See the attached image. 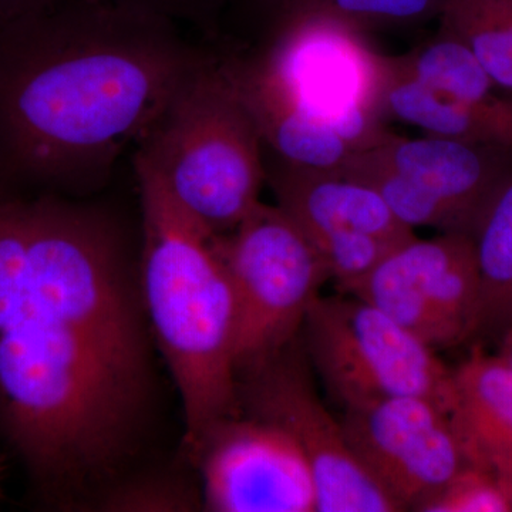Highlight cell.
<instances>
[{
	"mask_svg": "<svg viewBox=\"0 0 512 512\" xmlns=\"http://www.w3.org/2000/svg\"><path fill=\"white\" fill-rule=\"evenodd\" d=\"M339 419L353 456L402 511H419L466 464L446 407L427 397L377 400Z\"/></svg>",
	"mask_w": 512,
	"mask_h": 512,
	"instance_id": "cell-11",
	"label": "cell"
},
{
	"mask_svg": "<svg viewBox=\"0 0 512 512\" xmlns=\"http://www.w3.org/2000/svg\"><path fill=\"white\" fill-rule=\"evenodd\" d=\"M497 355L504 359L508 365L512 366V328L500 340V352Z\"/></svg>",
	"mask_w": 512,
	"mask_h": 512,
	"instance_id": "cell-22",
	"label": "cell"
},
{
	"mask_svg": "<svg viewBox=\"0 0 512 512\" xmlns=\"http://www.w3.org/2000/svg\"><path fill=\"white\" fill-rule=\"evenodd\" d=\"M266 10L322 16L366 32L403 28L439 18L448 0H262Z\"/></svg>",
	"mask_w": 512,
	"mask_h": 512,
	"instance_id": "cell-18",
	"label": "cell"
},
{
	"mask_svg": "<svg viewBox=\"0 0 512 512\" xmlns=\"http://www.w3.org/2000/svg\"><path fill=\"white\" fill-rule=\"evenodd\" d=\"M346 293L375 306L436 352L473 342L480 303L476 242L460 232L413 235Z\"/></svg>",
	"mask_w": 512,
	"mask_h": 512,
	"instance_id": "cell-10",
	"label": "cell"
},
{
	"mask_svg": "<svg viewBox=\"0 0 512 512\" xmlns=\"http://www.w3.org/2000/svg\"><path fill=\"white\" fill-rule=\"evenodd\" d=\"M266 12L268 32L255 49L217 56L254 114L268 156L340 168L392 134L384 114L387 56L365 32L322 16Z\"/></svg>",
	"mask_w": 512,
	"mask_h": 512,
	"instance_id": "cell-3",
	"label": "cell"
},
{
	"mask_svg": "<svg viewBox=\"0 0 512 512\" xmlns=\"http://www.w3.org/2000/svg\"><path fill=\"white\" fill-rule=\"evenodd\" d=\"M0 433L43 501L72 507L130 453L151 386L138 249L89 197L10 190Z\"/></svg>",
	"mask_w": 512,
	"mask_h": 512,
	"instance_id": "cell-1",
	"label": "cell"
},
{
	"mask_svg": "<svg viewBox=\"0 0 512 512\" xmlns=\"http://www.w3.org/2000/svg\"><path fill=\"white\" fill-rule=\"evenodd\" d=\"M208 53L171 20L106 0L0 25V185L103 190Z\"/></svg>",
	"mask_w": 512,
	"mask_h": 512,
	"instance_id": "cell-2",
	"label": "cell"
},
{
	"mask_svg": "<svg viewBox=\"0 0 512 512\" xmlns=\"http://www.w3.org/2000/svg\"><path fill=\"white\" fill-rule=\"evenodd\" d=\"M387 120L420 128L429 136L504 148L512 153V96L463 97L427 89L387 56L384 87Z\"/></svg>",
	"mask_w": 512,
	"mask_h": 512,
	"instance_id": "cell-15",
	"label": "cell"
},
{
	"mask_svg": "<svg viewBox=\"0 0 512 512\" xmlns=\"http://www.w3.org/2000/svg\"><path fill=\"white\" fill-rule=\"evenodd\" d=\"M363 180L413 231L430 228L474 237L497 192L512 177V153L450 138H409L392 131L362 151Z\"/></svg>",
	"mask_w": 512,
	"mask_h": 512,
	"instance_id": "cell-8",
	"label": "cell"
},
{
	"mask_svg": "<svg viewBox=\"0 0 512 512\" xmlns=\"http://www.w3.org/2000/svg\"><path fill=\"white\" fill-rule=\"evenodd\" d=\"M201 505L212 512H316L311 466L284 430L239 413L218 421L190 454Z\"/></svg>",
	"mask_w": 512,
	"mask_h": 512,
	"instance_id": "cell-12",
	"label": "cell"
},
{
	"mask_svg": "<svg viewBox=\"0 0 512 512\" xmlns=\"http://www.w3.org/2000/svg\"><path fill=\"white\" fill-rule=\"evenodd\" d=\"M266 184L276 205L303 229L316 249L329 242L373 235L402 242L416 235L369 184L339 168L284 163L265 153Z\"/></svg>",
	"mask_w": 512,
	"mask_h": 512,
	"instance_id": "cell-13",
	"label": "cell"
},
{
	"mask_svg": "<svg viewBox=\"0 0 512 512\" xmlns=\"http://www.w3.org/2000/svg\"><path fill=\"white\" fill-rule=\"evenodd\" d=\"M140 201L138 282L151 336L170 370L190 456L218 421L239 412L234 296L218 234L187 214L133 161Z\"/></svg>",
	"mask_w": 512,
	"mask_h": 512,
	"instance_id": "cell-4",
	"label": "cell"
},
{
	"mask_svg": "<svg viewBox=\"0 0 512 512\" xmlns=\"http://www.w3.org/2000/svg\"><path fill=\"white\" fill-rule=\"evenodd\" d=\"M237 382L239 412L274 424L301 448L315 478L316 512H402L353 456L339 416L320 399L301 338Z\"/></svg>",
	"mask_w": 512,
	"mask_h": 512,
	"instance_id": "cell-9",
	"label": "cell"
},
{
	"mask_svg": "<svg viewBox=\"0 0 512 512\" xmlns=\"http://www.w3.org/2000/svg\"><path fill=\"white\" fill-rule=\"evenodd\" d=\"M133 161L214 234L232 231L262 201L264 140L215 50L175 90Z\"/></svg>",
	"mask_w": 512,
	"mask_h": 512,
	"instance_id": "cell-5",
	"label": "cell"
},
{
	"mask_svg": "<svg viewBox=\"0 0 512 512\" xmlns=\"http://www.w3.org/2000/svg\"><path fill=\"white\" fill-rule=\"evenodd\" d=\"M0 494H2V493H0Z\"/></svg>",
	"mask_w": 512,
	"mask_h": 512,
	"instance_id": "cell-24",
	"label": "cell"
},
{
	"mask_svg": "<svg viewBox=\"0 0 512 512\" xmlns=\"http://www.w3.org/2000/svg\"><path fill=\"white\" fill-rule=\"evenodd\" d=\"M473 238L480 268L473 342H500L512 328V177L491 201Z\"/></svg>",
	"mask_w": 512,
	"mask_h": 512,
	"instance_id": "cell-16",
	"label": "cell"
},
{
	"mask_svg": "<svg viewBox=\"0 0 512 512\" xmlns=\"http://www.w3.org/2000/svg\"><path fill=\"white\" fill-rule=\"evenodd\" d=\"M505 488H507L508 494H510L511 503H512V480L507 481V483L504 484Z\"/></svg>",
	"mask_w": 512,
	"mask_h": 512,
	"instance_id": "cell-23",
	"label": "cell"
},
{
	"mask_svg": "<svg viewBox=\"0 0 512 512\" xmlns=\"http://www.w3.org/2000/svg\"><path fill=\"white\" fill-rule=\"evenodd\" d=\"M218 239L234 296L238 377L299 338L329 272L308 235L276 204L258 202Z\"/></svg>",
	"mask_w": 512,
	"mask_h": 512,
	"instance_id": "cell-6",
	"label": "cell"
},
{
	"mask_svg": "<svg viewBox=\"0 0 512 512\" xmlns=\"http://www.w3.org/2000/svg\"><path fill=\"white\" fill-rule=\"evenodd\" d=\"M439 19L440 32L464 43L512 96V0H448Z\"/></svg>",
	"mask_w": 512,
	"mask_h": 512,
	"instance_id": "cell-17",
	"label": "cell"
},
{
	"mask_svg": "<svg viewBox=\"0 0 512 512\" xmlns=\"http://www.w3.org/2000/svg\"><path fill=\"white\" fill-rule=\"evenodd\" d=\"M114 5L153 13L178 26L200 29L208 35L217 32L218 20L227 0H106Z\"/></svg>",
	"mask_w": 512,
	"mask_h": 512,
	"instance_id": "cell-20",
	"label": "cell"
},
{
	"mask_svg": "<svg viewBox=\"0 0 512 512\" xmlns=\"http://www.w3.org/2000/svg\"><path fill=\"white\" fill-rule=\"evenodd\" d=\"M419 512H512V503L500 478L466 463Z\"/></svg>",
	"mask_w": 512,
	"mask_h": 512,
	"instance_id": "cell-19",
	"label": "cell"
},
{
	"mask_svg": "<svg viewBox=\"0 0 512 512\" xmlns=\"http://www.w3.org/2000/svg\"><path fill=\"white\" fill-rule=\"evenodd\" d=\"M302 348L343 409L420 396L448 409L451 369L439 352L357 296H318L306 313Z\"/></svg>",
	"mask_w": 512,
	"mask_h": 512,
	"instance_id": "cell-7",
	"label": "cell"
},
{
	"mask_svg": "<svg viewBox=\"0 0 512 512\" xmlns=\"http://www.w3.org/2000/svg\"><path fill=\"white\" fill-rule=\"evenodd\" d=\"M447 412L466 463L512 480V366L474 349L451 369Z\"/></svg>",
	"mask_w": 512,
	"mask_h": 512,
	"instance_id": "cell-14",
	"label": "cell"
},
{
	"mask_svg": "<svg viewBox=\"0 0 512 512\" xmlns=\"http://www.w3.org/2000/svg\"><path fill=\"white\" fill-rule=\"evenodd\" d=\"M56 0H0V25L42 12Z\"/></svg>",
	"mask_w": 512,
	"mask_h": 512,
	"instance_id": "cell-21",
	"label": "cell"
}]
</instances>
